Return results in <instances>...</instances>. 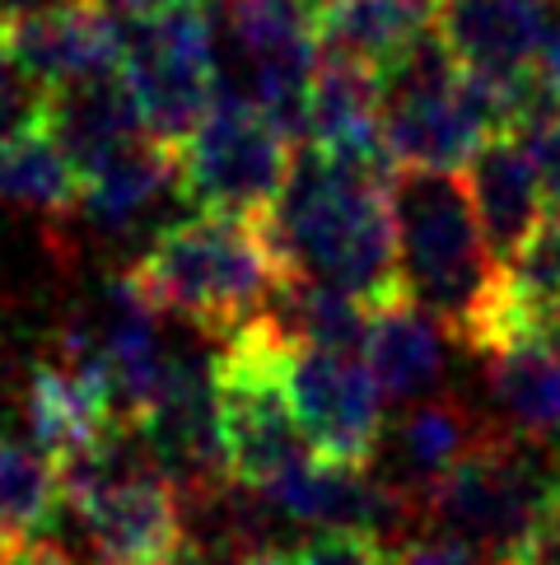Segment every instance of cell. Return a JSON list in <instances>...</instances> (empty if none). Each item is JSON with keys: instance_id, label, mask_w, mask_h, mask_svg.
Instances as JSON below:
<instances>
[{"instance_id": "obj_16", "label": "cell", "mask_w": 560, "mask_h": 565, "mask_svg": "<svg viewBox=\"0 0 560 565\" xmlns=\"http://www.w3.org/2000/svg\"><path fill=\"white\" fill-rule=\"evenodd\" d=\"M491 397L499 426L524 444L560 439V351L537 337H518L491 355Z\"/></svg>"}, {"instance_id": "obj_22", "label": "cell", "mask_w": 560, "mask_h": 565, "mask_svg": "<svg viewBox=\"0 0 560 565\" xmlns=\"http://www.w3.org/2000/svg\"><path fill=\"white\" fill-rule=\"evenodd\" d=\"M509 299L514 309L524 313H537L560 299V215L547 211V220L537 225V234L524 244V253H518L509 267Z\"/></svg>"}, {"instance_id": "obj_5", "label": "cell", "mask_w": 560, "mask_h": 565, "mask_svg": "<svg viewBox=\"0 0 560 565\" xmlns=\"http://www.w3.org/2000/svg\"><path fill=\"white\" fill-rule=\"evenodd\" d=\"M560 477L537 462L532 444L495 426L457 468L420 495L416 519L434 537H453L482 552L491 565H509L532 537Z\"/></svg>"}, {"instance_id": "obj_13", "label": "cell", "mask_w": 560, "mask_h": 565, "mask_svg": "<svg viewBox=\"0 0 560 565\" xmlns=\"http://www.w3.org/2000/svg\"><path fill=\"white\" fill-rule=\"evenodd\" d=\"M463 183L491 253L499 257V267H509L547 220V192L532 150L518 136H495L463 169Z\"/></svg>"}, {"instance_id": "obj_31", "label": "cell", "mask_w": 560, "mask_h": 565, "mask_svg": "<svg viewBox=\"0 0 560 565\" xmlns=\"http://www.w3.org/2000/svg\"><path fill=\"white\" fill-rule=\"evenodd\" d=\"M426 6H434V10H439V6H444V0H426Z\"/></svg>"}, {"instance_id": "obj_29", "label": "cell", "mask_w": 560, "mask_h": 565, "mask_svg": "<svg viewBox=\"0 0 560 565\" xmlns=\"http://www.w3.org/2000/svg\"><path fill=\"white\" fill-rule=\"evenodd\" d=\"M248 565H299L294 556H286V552H262L257 561H248Z\"/></svg>"}, {"instance_id": "obj_25", "label": "cell", "mask_w": 560, "mask_h": 565, "mask_svg": "<svg viewBox=\"0 0 560 565\" xmlns=\"http://www.w3.org/2000/svg\"><path fill=\"white\" fill-rule=\"evenodd\" d=\"M397 565H491L482 552H472L463 547V542H453V537H411L402 552L392 556Z\"/></svg>"}, {"instance_id": "obj_18", "label": "cell", "mask_w": 560, "mask_h": 565, "mask_svg": "<svg viewBox=\"0 0 560 565\" xmlns=\"http://www.w3.org/2000/svg\"><path fill=\"white\" fill-rule=\"evenodd\" d=\"M434 24V6L426 0H332L317 19L323 56H346L369 71H384L407 43Z\"/></svg>"}, {"instance_id": "obj_24", "label": "cell", "mask_w": 560, "mask_h": 565, "mask_svg": "<svg viewBox=\"0 0 560 565\" xmlns=\"http://www.w3.org/2000/svg\"><path fill=\"white\" fill-rule=\"evenodd\" d=\"M299 565H397L392 552L369 533H313L294 547Z\"/></svg>"}, {"instance_id": "obj_11", "label": "cell", "mask_w": 560, "mask_h": 565, "mask_svg": "<svg viewBox=\"0 0 560 565\" xmlns=\"http://www.w3.org/2000/svg\"><path fill=\"white\" fill-rule=\"evenodd\" d=\"M164 472L177 495L206 491L229 481L225 472V435H219V402H215V360L202 355H169V379L140 426H131Z\"/></svg>"}, {"instance_id": "obj_4", "label": "cell", "mask_w": 560, "mask_h": 565, "mask_svg": "<svg viewBox=\"0 0 560 565\" xmlns=\"http://www.w3.org/2000/svg\"><path fill=\"white\" fill-rule=\"evenodd\" d=\"M294 341L280 332V322L262 313L229 341H219L215 360V402H219V435H225V472L234 487L267 495L276 481H286L313 449L290 407V360Z\"/></svg>"}, {"instance_id": "obj_6", "label": "cell", "mask_w": 560, "mask_h": 565, "mask_svg": "<svg viewBox=\"0 0 560 565\" xmlns=\"http://www.w3.org/2000/svg\"><path fill=\"white\" fill-rule=\"evenodd\" d=\"M299 146L238 89L219 85L211 117L177 154V192L202 215L262 225L290 183Z\"/></svg>"}, {"instance_id": "obj_19", "label": "cell", "mask_w": 560, "mask_h": 565, "mask_svg": "<svg viewBox=\"0 0 560 565\" xmlns=\"http://www.w3.org/2000/svg\"><path fill=\"white\" fill-rule=\"evenodd\" d=\"M169 188H177V154L140 140L136 150L117 154L79 183V215L98 230H131Z\"/></svg>"}, {"instance_id": "obj_23", "label": "cell", "mask_w": 560, "mask_h": 565, "mask_svg": "<svg viewBox=\"0 0 560 565\" xmlns=\"http://www.w3.org/2000/svg\"><path fill=\"white\" fill-rule=\"evenodd\" d=\"M47 113H52V89L43 79H33L19 66V56L0 43V146L47 131Z\"/></svg>"}, {"instance_id": "obj_9", "label": "cell", "mask_w": 560, "mask_h": 565, "mask_svg": "<svg viewBox=\"0 0 560 565\" xmlns=\"http://www.w3.org/2000/svg\"><path fill=\"white\" fill-rule=\"evenodd\" d=\"M294 420L304 430L313 458L336 468H359L384 449V388L374 383L359 355H323L299 347L286 374Z\"/></svg>"}, {"instance_id": "obj_26", "label": "cell", "mask_w": 560, "mask_h": 565, "mask_svg": "<svg viewBox=\"0 0 560 565\" xmlns=\"http://www.w3.org/2000/svg\"><path fill=\"white\" fill-rule=\"evenodd\" d=\"M537 159V173H542V192H547V211L560 215V122H547L528 136H518Z\"/></svg>"}, {"instance_id": "obj_12", "label": "cell", "mask_w": 560, "mask_h": 565, "mask_svg": "<svg viewBox=\"0 0 560 565\" xmlns=\"http://www.w3.org/2000/svg\"><path fill=\"white\" fill-rule=\"evenodd\" d=\"M434 24L467 75L491 79L537 71L556 33L547 0H444Z\"/></svg>"}, {"instance_id": "obj_14", "label": "cell", "mask_w": 560, "mask_h": 565, "mask_svg": "<svg viewBox=\"0 0 560 565\" xmlns=\"http://www.w3.org/2000/svg\"><path fill=\"white\" fill-rule=\"evenodd\" d=\"M47 131H52L56 146L66 150L79 183L104 164H112L117 154L136 150L140 140H150L146 122H140L136 94H131L122 71L79 79L71 89H56L52 113H47Z\"/></svg>"}, {"instance_id": "obj_20", "label": "cell", "mask_w": 560, "mask_h": 565, "mask_svg": "<svg viewBox=\"0 0 560 565\" xmlns=\"http://www.w3.org/2000/svg\"><path fill=\"white\" fill-rule=\"evenodd\" d=\"M0 201L52 220L79 211V173L52 131H33L14 146H0Z\"/></svg>"}, {"instance_id": "obj_8", "label": "cell", "mask_w": 560, "mask_h": 565, "mask_svg": "<svg viewBox=\"0 0 560 565\" xmlns=\"http://www.w3.org/2000/svg\"><path fill=\"white\" fill-rule=\"evenodd\" d=\"M225 19L238 79H219V85L252 98L299 146L309 127L313 75L323 66L313 19L294 0H225Z\"/></svg>"}, {"instance_id": "obj_3", "label": "cell", "mask_w": 560, "mask_h": 565, "mask_svg": "<svg viewBox=\"0 0 560 565\" xmlns=\"http://www.w3.org/2000/svg\"><path fill=\"white\" fill-rule=\"evenodd\" d=\"M127 276L154 309L187 318L215 341H229L238 328L271 313L276 295L294 280L280 267L262 225L219 215H192L159 230Z\"/></svg>"}, {"instance_id": "obj_2", "label": "cell", "mask_w": 560, "mask_h": 565, "mask_svg": "<svg viewBox=\"0 0 560 565\" xmlns=\"http://www.w3.org/2000/svg\"><path fill=\"white\" fill-rule=\"evenodd\" d=\"M407 299L444 337L495 355L509 309V276L476 225L457 173H402L388 183Z\"/></svg>"}, {"instance_id": "obj_17", "label": "cell", "mask_w": 560, "mask_h": 565, "mask_svg": "<svg viewBox=\"0 0 560 565\" xmlns=\"http://www.w3.org/2000/svg\"><path fill=\"white\" fill-rule=\"evenodd\" d=\"M444 332L420 313L411 299H397L388 309L369 313V337H365V365L374 383L392 402H420L439 374H444Z\"/></svg>"}, {"instance_id": "obj_7", "label": "cell", "mask_w": 560, "mask_h": 565, "mask_svg": "<svg viewBox=\"0 0 560 565\" xmlns=\"http://www.w3.org/2000/svg\"><path fill=\"white\" fill-rule=\"evenodd\" d=\"M127 85L159 150L183 154L219 98V56L206 6L127 19Z\"/></svg>"}, {"instance_id": "obj_1", "label": "cell", "mask_w": 560, "mask_h": 565, "mask_svg": "<svg viewBox=\"0 0 560 565\" xmlns=\"http://www.w3.org/2000/svg\"><path fill=\"white\" fill-rule=\"evenodd\" d=\"M262 234L294 280L342 290L369 313L407 299L388 183L332 164L313 146H299Z\"/></svg>"}, {"instance_id": "obj_28", "label": "cell", "mask_w": 560, "mask_h": 565, "mask_svg": "<svg viewBox=\"0 0 560 565\" xmlns=\"http://www.w3.org/2000/svg\"><path fill=\"white\" fill-rule=\"evenodd\" d=\"M542 75H547V85H551L556 104H560V24H556L551 43H547V52H542Z\"/></svg>"}, {"instance_id": "obj_21", "label": "cell", "mask_w": 560, "mask_h": 565, "mask_svg": "<svg viewBox=\"0 0 560 565\" xmlns=\"http://www.w3.org/2000/svg\"><path fill=\"white\" fill-rule=\"evenodd\" d=\"M62 510V487L43 454L0 435V542H33Z\"/></svg>"}, {"instance_id": "obj_10", "label": "cell", "mask_w": 560, "mask_h": 565, "mask_svg": "<svg viewBox=\"0 0 560 565\" xmlns=\"http://www.w3.org/2000/svg\"><path fill=\"white\" fill-rule=\"evenodd\" d=\"M0 43L56 94L127 66V19L108 0H47L0 14Z\"/></svg>"}, {"instance_id": "obj_30", "label": "cell", "mask_w": 560, "mask_h": 565, "mask_svg": "<svg viewBox=\"0 0 560 565\" xmlns=\"http://www.w3.org/2000/svg\"><path fill=\"white\" fill-rule=\"evenodd\" d=\"M19 6V0H0V14H6V10H14Z\"/></svg>"}, {"instance_id": "obj_27", "label": "cell", "mask_w": 560, "mask_h": 565, "mask_svg": "<svg viewBox=\"0 0 560 565\" xmlns=\"http://www.w3.org/2000/svg\"><path fill=\"white\" fill-rule=\"evenodd\" d=\"M0 565H75L56 542H0Z\"/></svg>"}, {"instance_id": "obj_15", "label": "cell", "mask_w": 560, "mask_h": 565, "mask_svg": "<svg viewBox=\"0 0 560 565\" xmlns=\"http://www.w3.org/2000/svg\"><path fill=\"white\" fill-rule=\"evenodd\" d=\"M495 426L499 420H482L463 397H420L392 430V472L384 481L420 504V495L444 481Z\"/></svg>"}]
</instances>
